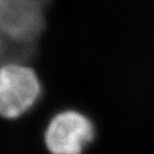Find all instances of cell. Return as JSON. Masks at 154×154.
Masks as SVG:
<instances>
[{
	"instance_id": "cell-2",
	"label": "cell",
	"mask_w": 154,
	"mask_h": 154,
	"mask_svg": "<svg viewBox=\"0 0 154 154\" xmlns=\"http://www.w3.org/2000/svg\"><path fill=\"white\" fill-rule=\"evenodd\" d=\"M93 138L90 119L75 110L56 115L45 132L46 147L53 154H82Z\"/></svg>"
},
{
	"instance_id": "cell-1",
	"label": "cell",
	"mask_w": 154,
	"mask_h": 154,
	"mask_svg": "<svg viewBox=\"0 0 154 154\" xmlns=\"http://www.w3.org/2000/svg\"><path fill=\"white\" fill-rule=\"evenodd\" d=\"M41 82L31 67L17 61L0 64V116L15 119L31 109L41 95Z\"/></svg>"
}]
</instances>
